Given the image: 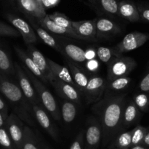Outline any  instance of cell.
Listing matches in <instances>:
<instances>
[{
	"label": "cell",
	"mask_w": 149,
	"mask_h": 149,
	"mask_svg": "<svg viewBox=\"0 0 149 149\" xmlns=\"http://www.w3.org/2000/svg\"><path fill=\"white\" fill-rule=\"evenodd\" d=\"M127 98V94L105 93L101 100L94 103L92 110L100 121L103 146H109L121 132L122 116Z\"/></svg>",
	"instance_id": "6da1fadb"
},
{
	"label": "cell",
	"mask_w": 149,
	"mask_h": 149,
	"mask_svg": "<svg viewBox=\"0 0 149 149\" xmlns=\"http://www.w3.org/2000/svg\"><path fill=\"white\" fill-rule=\"evenodd\" d=\"M0 92L11 103L15 113L29 126H34L32 106L26 98L19 85H17L14 81L10 80L6 74L1 71Z\"/></svg>",
	"instance_id": "7a4b0ae2"
},
{
	"label": "cell",
	"mask_w": 149,
	"mask_h": 149,
	"mask_svg": "<svg viewBox=\"0 0 149 149\" xmlns=\"http://www.w3.org/2000/svg\"><path fill=\"white\" fill-rule=\"evenodd\" d=\"M23 69L26 71L29 78L30 79L31 81L32 84H33V87L36 90V94H37L38 97H39V100L42 103V105L45 108V110L49 113V114L55 120H61L62 119L61 109H59L58 103L55 100L54 96L51 94L50 92L48 90L46 86L44 84V83L41 80H39L36 77H35L26 68L23 67Z\"/></svg>",
	"instance_id": "3957f363"
},
{
	"label": "cell",
	"mask_w": 149,
	"mask_h": 149,
	"mask_svg": "<svg viewBox=\"0 0 149 149\" xmlns=\"http://www.w3.org/2000/svg\"><path fill=\"white\" fill-rule=\"evenodd\" d=\"M137 66V62L131 57H113L107 64V81L128 77Z\"/></svg>",
	"instance_id": "277c9868"
},
{
	"label": "cell",
	"mask_w": 149,
	"mask_h": 149,
	"mask_svg": "<svg viewBox=\"0 0 149 149\" xmlns=\"http://www.w3.org/2000/svg\"><path fill=\"white\" fill-rule=\"evenodd\" d=\"M149 41V33L133 31L127 33L120 42L113 47L114 57L122 56V54L136 49Z\"/></svg>",
	"instance_id": "5b68a950"
},
{
	"label": "cell",
	"mask_w": 149,
	"mask_h": 149,
	"mask_svg": "<svg viewBox=\"0 0 149 149\" xmlns=\"http://www.w3.org/2000/svg\"><path fill=\"white\" fill-rule=\"evenodd\" d=\"M15 75L18 80L19 87L31 106H42L36 92L23 67L17 63H14Z\"/></svg>",
	"instance_id": "8992f818"
},
{
	"label": "cell",
	"mask_w": 149,
	"mask_h": 149,
	"mask_svg": "<svg viewBox=\"0 0 149 149\" xmlns=\"http://www.w3.org/2000/svg\"><path fill=\"white\" fill-rule=\"evenodd\" d=\"M5 127L16 149H22L25 130L23 120L13 112L9 114L5 122Z\"/></svg>",
	"instance_id": "52a82bcc"
},
{
	"label": "cell",
	"mask_w": 149,
	"mask_h": 149,
	"mask_svg": "<svg viewBox=\"0 0 149 149\" xmlns=\"http://www.w3.org/2000/svg\"><path fill=\"white\" fill-rule=\"evenodd\" d=\"M85 130L84 149H97L102 141V129L97 117H90L87 120Z\"/></svg>",
	"instance_id": "ba28073f"
},
{
	"label": "cell",
	"mask_w": 149,
	"mask_h": 149,
	"mask_svg": "<svg viewBox=\"0 0 149 149\" xmlns=\"http://www.w3.org/2000/svg\"><path fill=\"white\" fill-rule=\"evenodd\" d=\"M107 80L98 76L90 77L84 95L88 103H97L101 100L106 93Z\"/></svg>",
	"instance_id": "9c48e42d"
},
{
	"label": "cell",
	"mask_w": 149,
	"mask_h": 149,
	"mask_svg": "<svg viewBox=\"0 0 149 149\" xmlns=\"http://www.w3.org/2000/svg\"><path fill=\"white\" fill-rule=\"evenodd\" d=\"M7 19L11 23L13 27L20 33V36H22L25 44L27 46L36 43L37 42L36 33L29 23H28L20 17L12 15H7Z\"/></svg>",
	"instance_id": "30bf717a"
},
{
	"label": "cell",
	"mask_w": 149,
	"mask_h": 149,
	"mask_svg": "<svg viewBox=\"0 0 149 149\" xmlns=\"http://www.w3.org/2000/svg\"><path fill=\"white\" fill-rule=\"evenodd\" d=\"M29 55L31 57L32 59L36 64L39 69L45 77L48 83L52 84L55 79L56 77L52 73L49 63L47 62V58H45L42 52L36 47L33 45H29L27 46V51Z\"/></svg>",
	"instance_id": "8fae6325"
},
{
	"label": "cell",
	"mask_w": 149,
	"mask_h": 149,
	"mask_svg": "<svg viewBox=\"0 0 149 149\" xmlns=\"http://www.w3.org/2000/svg\"><path fill=\"white\" fill-rule=\"evenodd\" d=\"M32 110H33V116L36 119L38 123L45 131L47 132V133L54 140L57 141L58 139V131L55 125L51 119L50 116L48 114L49 113L42 106H33Z\"/></svg>",
	"instance_id": "7c38bea8"
},
{
	"label": "cell",
	"mask_w": 149,
	"mask_h": 149,
	"mask_svg": "<svg viewBox=\"0 0 149 149\" xmlns=\"http://www.w3.org/2000/svg\"><path fill=\"white\" fill-rule=\"evenodd\" d=\"M142 117V112L139 110L133 100L127 101L123 112L121 132L127 130V128L139 125Z\"/></svg>",
	"instance_id": "4fadbf2b"
},
{
	"label": "cell",
	"mask_w": 149,
	"mask_h": 149,
	"mask_svg": "<svg viewBox=\"0 0 149 149\" xmlns=\"http://www.w3.org/2000/svg\"><path fill=\"white\" fill-rule=\"evenodd\" d=\"M97 39H110L122 33L120 27L107 18H100L95 20Z\"/></svg>",
	"instance_id": "5bb4252c"
},
{
	"label": "cell",
	"mask_w": 149,
	"mask_h": 149,
	"mask_svg": "<svg viewBox=\"0 0 149 149\" xmlns=\"http://www.w3.org/2000/svg\"><path fill=\"white\" fill-rule=\"evenodd\" d=\"M51 84L53 86L58 94L62 98L73 102L76 104H79L80 103V93H81L78 89L74 87V86L58 79H56Z\"/></svg>",
	"instance_id": "9a60e30c"
},
{
	"label": "cell",
	"mask_w": 149,
	"mask_h": 149,
	"mask_svg": "<svg viewBox=\"0 0 149 149\" xmlns=\"http://www.w3.org/2000/svg\"><path fill=\"white\" fill-rule=\"evenodd\" d=\"M65 63H66L67 68L71 72V77H72L73 80L75 82L76 85L78 87L80 93L81 94H84L86 87H87L89 79H90L88 75H87V74H86L84 70L80 68L78 64L75 63L73 61L66 58Z\"/></svg>",
	"instance_id": "2e32d148"
},
{
	"label": "cell",
	"mask_w": 149,
	"mask_h": 149,
	"mask_svg": "<svg viewBox=\"0 0 149 149\" xmlns=\"http://www.w3.org/2000/svg\"><path fill=\"white\" fill-rule=\"evenodd\" d=\"M61 53L67 59L73 61L77 64H82L86 62L85 50L77 45L71 43H60Z\"/></svg>",
	"instance_id": "e0dca14e"
},
{
	"label": "cell",
	"mask_w": 149,
	"mask_h": 149,
	"mask_svg": "<svg viewBox=\"0 0 149 149\" xmlns=\"http://www.w3.org/2000/svg\"><path fill=\"white\" fill-rule=\"evenodd\" d=\"M72 27L74 31L84 41H95L97 39L95 20L72 22Z\"/></svg>",
	"instance_id": "ac0fdd59"
},
{
	"label": "cell",
	"mask_w": 149,
	"mask_h": 149,
	"mask_svg": "<svg viewBox=\"0 0 149 149\" xmlns=\"http://www.w3.org/2000/svg\"><path fill=\"white\" fill-rule=\"evenodd\" d=\"M39 23H40V26L42 28L45 29V30L52 33L63 35V36L74 38V39H79V40H84V39L80 36H79L74 30L65 29V28L61 27V26L57 25L55 22L52 21L49 18V16H45L42 20L39 21Z\"/></svg>",
	"instance_id": "d6986e66"
},
{
	"label": "cell",
	"mask_w": 149,
	"mask_h": 149,
	"mask_svg": "<svg viewBox=\"0 0 149 149\" xmlns=\"http://www.w3.org/2000/svg\"><path fill=\"white\" fill-rule=\"evenodd\" d=\"M15 52L17 56H18V58L21 60L23 63L25 65V68H27L29 71H31L35 77H37L43 83H46V84L48 83L45 77L42 74V73L41 72V71L37 67L36 64L35 63L33 60L28 54L27 52H26V51H24L21 48L18 47L17 46L15 47Z\"/></svg>",
	"instance_id": "ffe728a7"
},
{
	"label": "cell",
	"mask_w": 149,
	"mask_h": 149,
	"mask_svg": "<svg viewBox=\"0 0 149 149\" xmlns=\"http://www.w3.org/2000/svg\"><path fill=\"white\" fill-rule=\"evenodd\" d=\"M47 62L49 63V65L50 67L51 70H52V73H53V74L57 79H58L60 80H62V81H65V82L68 83V84H71V85L74 86V87L78 89V87L76 85L75 82L73 80L71 72H70V71L68 70V68L67 67L63 66V65L57 63L56 62L52 61V60L48 58Z\"/></svg>",
	"instance_id": "44dd1931"
},
{
	"label": "cell",
	"mask_w": 149,
	"mask_h": 149,
	"mask_svg": "<svg viewBox=\"0 0 149 149\" xmlns=\"http://www.w3.org/2000/svg\"><path fill=\"white\" fill-rule=\"evenodd\" d=\"M31 26L36 31V35L39 36V37L46 44L47 46L50 47L52 49L56 50L57 52H61V45L60 43L47 31L45 30L44 28L42 26H39L38 25L35 24V23H32Z\"/></svg>",
	"instance_id": "7402d4cb"
},
{
	"label": "cell",
	"mask_w": 149,
	"mask_h": 149,
	"mask_svg": "<svg viewBox=\"0 0 149 149\" xmlns=\"http://www.w3.org/2000/svg\"><path fill=\"white\" fill-rule=\"evenodd\" d=\"M132 80L130 77H125L107 81L105 93H115L122 91L128 87L130 84L132 82Z\"/></svg>",
	"instance_id": "603a6c76"
},
{
	"label": "cell",
	"mask_w": 149,
	"mask_h": 149,
	"mask_svg": "<svg viewBox=\"0 0 149 149\" xmlns=\"http://www.w3.org/2000/svg\"><path fill=\"white\" fill-rule=\"evenodd\" d=\"M0 71L7 76L15 75L14 63L1 43H0Z\"/></svg>",
	"instance_id": "cb8c5ba5"
},
{
	"label": "cell",
	"mask_w": 149,
	"mask_h": 149,
	"mask_svg": "<svg viewBox=\"0 0 149 149\" xmlns=\"http://www.w3.org/2000/svg\"><path fill=\"white\" fill-rule=\"evenodd\" d=\"M132 129L130 130L124 131L118 134L112 142L109 144V147L112 148H130L132 143Z\"/></svg>",
	"instance_id": "d4e9b609"
},
{
	"label": "cell",
	"mask_w": 149,
	"mask_h": 149,
	"mask_svg": "<svg viewBox=\"0 0 149 149\" xmlns=\"http://www.w3.org/2000/svg\"><path fill=\"white\" fill-rule=\"evenodd\" d=\"M20 4L25 11L39 19V21L45 17L44 10L35 0H20Z\"/></svg>",
	"instance_id": "484cf974"
},
{
	"label": "cell",
	"mask_w": 149,
	"mask_h": 149,
	"mask_svg": "<svg viewBox=\"0 0 149 149\" xmlns=\"http://www.w3.org/2000/svg\"><path fill=\"white\" fill-rule=\"evenodd\" d=\"M61 116L64 122L70 124L75 119L77 113V108L76 103L69 100H65L61 106Z\"/></svg>",
	"instance_id": "4316f807"
},
{
	"label": "cell",
	"mask_w": 149,
	"mask_h": 149,
	"mask_svg": "<svg viewBox=\"0 0 149 149\" xmlns=\"http://www.w3.org/2000/svg\"><path fill=\"white\" fill-rule=\"evenodd\" d=\"M121 15L130 22H138L141 20L138 10L135 5L130 3H124L118 8Z\"/></svg>",
	"instance_id": "83f0119b"
},
{
	"label": "cell",
	"mask_w": 149,
	"mask_h": 149,
	"mask_svg": "<svg viewBox=\"0 0 149 149\" xmlns=\"http://www.w3.org/2000/svg\"><path fill=\"white\" fill-rule=\"evenodd\" d=\"M22 149H40L34 132L29 126H25L24 139Z\"/></svg>",
	"instance_id": "f1b7e54d"
},
{
	"label": "cell",
	"mask_w": 149,
	"mask_h": 149,
	"mask_svg": "<svg viewBox=\"0 0 149 149\" xmlns=\"http://www.w3.org/2000/svg\"><path fill=\"white\" fill-rule=\"evenodd\" d=\"M149 127H143L141 125H138L132 128V143L131 146L142 145V143L148 132Z\"/></svg>",
	"instance_id": "f546056e"
},
{
	"label": "cell",
	"mask_w": 149,
	"mask_h": 149,
	"mask_svg": "<svg viewBox=\"0 0 149 149\" xmlns=\"http://www.w3.org/2000/svg\"><path fill=\"white\" fill-rule=\"evenodd\" d=\"M133 101L141 112H147L149 110V95L145 93H140L135 95Z\"/></svg>",
	"instance_id": "4dcf8cb0"
},
{
	"label": "cell",
	"mask_w": 149,
	"mask_h": 149,
	"mask_svg": "<svg viewBox=\"0 0 149 149\" xmlns=\"http://www.w3.org/2000/svg\"><path fill=\"white\" fill-rule=\"evenodd\" d=\"M97 56L101 62L104 63H109L112 58L114 57L113 49L111 48L106 47H99L96 49Z\"/></svg>",
	"instance_id": "1f68e13d"
},
{
	"label": "cell",
	"mask_w": 149,
	"mask_h": 149,
	"mask_svg": "<svg viewBox=\"0 0 149 149\" xmlns=\"http://www.w3.org/2000/svg\"><path fill=\"white\" fill-rule=\"evenodd\" d=\"M0 146L4 149H16L5 126L0 128Z\"/></svg>",
	"instance_id": "d6a6232c"
},
{
	"label": "cell",
	"mask_w": 149,
	"mask_h": 149,
	"mask_svg": "<svg viewBox=\"0 0 149 149\" xmlns=\"http://www.w3.org/2000/svg\"><path fill=\"white\" fill-rule=\"evenodd\" d=\"M49 18L55 22L57 25L61 26V27L65 28L68 29H71L74 30L72 27V21L69 20L68 17L65 16L63 15L59 14V13H55V14L49 16Z\"/></svg>",
	"instance_id": "836d02e7"
},
{
	"label": "cell",
	"mask_w": 149,
	"mask_h": 149,
	"mask_svg": "<svg viewBox=\"0 0 149 149\" xmlns=\"http://www.w3.org/2000/svg\"><path fill=\"white\" fill-rule=\"evenodd\" d=\"M20 36V33L14 27L0 22V36L19 37Z\"/></svg>",
	"instance_id": "e575fe53"
},
{
	"label": "cell",
	"mask_w": 149,
	"mask_h": 149,
	"mask_svg": "<svg viewBox=\"0 0 149 149\" xmlns=\"http://www.w3.org/2000/svg\"><path fill=\"white\" fill-rule=\"evenodd\" d=\"M101 7L110 14H116L118 13L119 6L115 0H101Z\"/></svg>",
	"instance_id": "d590c367"
},
{
	"label": "cell",
	"mask_w": 149,
	"mask_h": 149,
	"mask_svg": "<svg viewBox=\"0 0 149 149\" xmlns=\"http://www.w3.org/2000/svg\"><path fill=\"white\" fill-rule=\"evenodd\" d=\"M84 139L85 130H81L74 140L69 149H84Z\"/></svg>",
	"instance_id": "8d00e7d4"
},
{
	"label": "cell",
	"mask_w": 149,
	"mask_h": 149,
	"mask_svg": "<svg viewBox=\"0 0 149 149\" xmlns=\"http://www.w3.org/2000/svg\"><path fill=\"white\" fill-rule=\"evenodd\" d=\"M139 89L142 93H147L149 95V70L143 77V78L141 79V82L139 84Z\"/></svg>",
	"instance_id": "74e56055"
},
{
	"label": "cell",
	"mask_w": 149,
	"mask_h": 149,
	"mask_svg": "<svg viewBox=\"0 0 149 149\" xmlns=\"http://www.w3.org/2000/svg\"><path fill=\"white\" fill-rule=\"evenodd\" d=\"M99 66H100V65H99L98 61L95 59L87 61V63H86L87 69L90 71H93V72L97 71L99 68Z\"/></svg>",
	"instance_id": "f35d334b"
},
{
	"label": "cell",
	"mask_w": 149,
	"mask_h": 149,
	"mask_svg": "<svg viewBox=\"0 0 149 149\" xmlns=\"http://www.w3.org/2000/svg\"><path fill=\"white\" fill-rule=\"evenodd\" d=\"M138 12H139L141 19H142L143 21L149 23V7H141L138 10Z\"/></svg>",
	"instance_id": "ab89813d"
},
{
	"label": "cell",
	"mask_w": 149,
	"mask_h": 149,
	"mask_svg": "<svg viewBox=\"0 0 149 149\" xmlns=\"http://www.w3.org/2000/svg\"><path fill=\"white\" fill-rule=\"evenodd\" d=\"M8 107H7V104L4 102V100L0 97V112L1 113V114L3 115L4 118L5 119V120H7V117H8Z\"/></svg>",
	"instance_id": "60d3db41"
},
{
	"label": "cell",
	"mask_w": 149,
	"mask_h": 149,
	"mask_svg": "<svg viewBox=\"0 0 149 149\" xmlns=\"http://www.w3.org/2000/svg\"><path fill=\"white\" fill-rule=\"evenodd\" d=\"M96 56H97V52H96L95 49H93V48H90L85 51V57L87 61L95 59Z\"/></svg>",
	"instance_id": "b9f144b4"
},
{
	"label": "cell",
	"mask_w": 149,
	"mask_h": 149,
	"mask_svg": "<svg viewBox=\"0 0 149 149\" xmlns=\"http://www.w3.org/2000/svg\"><path fill=\"white\" fill-rule=\"evenodd\" d=\"M142 145L145 146H146V147H148V148H149V128H148V132H147L145 138H144L143 141Z\"/></svg>",
	"instance_id": "7bdbcfd3"
},
{
	"label": "cell",
	"mask_w": 149,
	"mask_h": 149,
	"mask_svg": "<svg viewBox=\"0 0 149 149\" xmlns=\"http://www.w3.org/2000/svg\"><path fill=\"white\" fill-rule=\"evenodd\" d=\"M5 122H6L5 119H4L3 115L1 114V113L0 112V128L5 126Z\"/></svg>",
	"instance_id": "ee69618b"
},
{
	"label": "cell",
	"mask_w": 149,
	"mask_h": 149,
	"mask_svg": "<svg viewBox=\"0 0 149 149\" xmlns=\"http://www.w3.org/2000/svg\"><path fill=\"white\" fill-rule=\"evenodd\" d=\"M129 149H149V148L145 146L138 145V146H131Z\"/></svg>",
	"instance_id": "f6af8a7d"
},
{
	"label": "cell",
	"mask_w": 149,
	"mask_h": 149,
	"mask_svg": "<svg viewBox=\"0 0 149 149\" xmlns=\"http://www.w3.org/2000/svg\"><path fill=\"white\" fill-rule=\"evenodd\" d=\"M48 1H49V4H54V3H55L56 0H48Z\"/></svg>",
	"instance_id": "bcb514c9"
},
{
	"label": "cell",
	"mask_w": 149,
	"mask_h": 149,
	"mask_svg": "<svg viewBox=\"0 0 149 149\" xmlns=\"http://www.w3.org/2000/svg\"><path fill=\"white\" fill-rule=\"evenodd\" d=\"M130 148H118V149H129Z\"/></svg>",
	"instance_id": "7dc6e473"
},
{
	"label": "cell",
	"mask_w": 149,
	"mask_h": 149,
	"mask_svg": "<svg viewBox=\"0 0 149 149\" xmlns=\"http://www.w3.org/2000/svg\"><path fill=\"white\" fill-rule=\"evenodd\" d=\"M148 69L149 70V61H148Z\"/></svg>",
	"instance_id": "c3c4849f"
},
{
	"label": "cell",
	"mask_w": 149,
	"mask_h": 149,
	"mask_svg": "<svg viewBox=\"0 0 149 149\" xmlns=\"http://www.w3.org/2000/svg\"><path fill=\"white\" fill-rule=\"evenodd\" d=\"M112 149H116V148H112Z\"/></svg>",
	"instance_id": "681fc988"
}]
</instances>
